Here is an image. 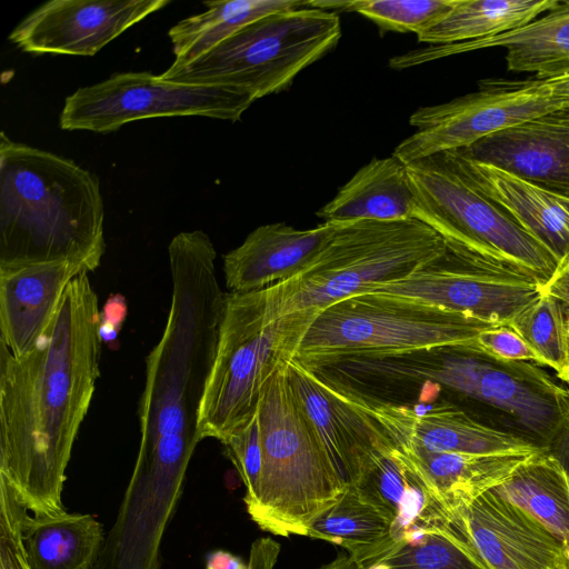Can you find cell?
Wrapping results in <instances>:
<instances>
[{
  "mask_svg": "<svg viewBox=\"0 0 569 569\" xmlns=\"http://www.w3.org/2000/svg\"><path fill=\"white\" fill-rule=\"evenodd\" d=\"M457 0H320L306 1L322 10L353 11L383 31L413 32L416 36L443 19Z\"/></svg>",
  "mask_w": 569,
  "mask_h": 569,
  "instance_id": "31",
  "label": "cell"
},
{
  "mask_svg": "<svg viewBox=\"0 0 569 569\" xmlns=\"http://www.w3.org/2000/svg\"><path fill=\"white\" fill-rule=\"evenodd\" d=\"M532 276L446 252L409 277L372 292L407 297L488 325H508L542 295Z\"/></svg>",
  "mask_w": 569,
  "mask_h": 569,
  "instance_id": "12",
  "label": "cell"
},
{
  "mask_svg": "<svg viewBox=\"0 0 569 569\" xmlns=\"http://www.w3.org/2000/svg\"><path fill=\"white\" fill-rule=\"evenodd\" d=\"M307 537L340 546L359 566L393 543L390 520L353 487H347L339 501L312 522Z\"/></svg>",
  "mask_w": 569,
  "mask_h": 569,
  "instance_id": "29",
  "label": "cell"
},
{
  "mask_svg": "<svg viewBox=\"0 0 569 569\" xmlns=\"http://www.w3.org/2000/svg\"><path fill=\"white\" fill-rule=\"evenodd\" d=\"M542 290L557 301L561 310L567 359L565 367L557 373V377L569 389V257L559 263L556 272L543 286Z\"/></svg>",
  "mask_w": 569,
  "mask_h": 569,
  "instance_id": "36",
  "label": "cell"
},
{
  "mask_svg": "<svg viewBox=\"0 0 569 569\" xmlns=\"http://www.w3.org/2000/svg\"><path fill=\"white\" fill-rule=\"evenodd\" d=\"M459 151L569 199V102Z\"/></svg>",
  "mask_w": 569,
  "mask_h": 569,
  "instance_id": "17",
  "label": "cell"
},
{
  "mask_svg": "<svg viewBox=\"0 0 569 569\" xmlns=\"http://www.w3.org/2000/svg\"><path fill=\"white\" fill-rule=\"evenodd\" d=\"M558 0H457L439 22L417 34L419 42L452 44L519 29L548 12Z\"/></svg>",
  "mask_w": 569,
  "mask_h": 569,
  "instance_id": "27",
  "label": "cell"
},
{
  "mask_svg": "<svg viewBox=\"0 0 569 569\" xmlns=\"http://www.w3.org/2000/svg\"><path fill=\"white\" fill-rule=\"evenodd\" d=\"M27 509L0 478V569H30L22 536Z\"/></svg>",
  "mask_w": 569,
  "mask_h": 569,
  "instance_id": "34",
  "label": "cell"
},
{
  "mask_svg": "<svg viewBox=\"0 0 569 569\" xmlns=\"http://www.w3.org/2000/svg\"><path fill=\"white\" fill-rule=\"evenodd\" d=\"M350 487L390 520L393 543L413 530L438 527L452 520V515L399 449L381 456Z\"/></svg>",
  "mask_w": 569,
  "mask_h": 569,
  "instance_id": "22",
  "label": "cell"
},
{
  "mask_svg": "<svg viewBox=\"0 0 569 569\" xmlns=\"http://www.w3.org/2000/svg\"><path fill=\"white\" fill-rule=\"evenodd\" d=\"M170 0H51L30 12L9 39L31 54L93 56Z\"/></svg>",
  "mask_w": 569,
  "mask_h": 569,
  "instance_id": "14",
  "label": "cell"
},
{
  "mask_svg": "<svg viewBox=\"0 0 569 569\" xmlns=\"http://www.w3.org/2000/svg\"><path fill=\"white\" fill-rule=\"evenodd\" d=\"M251 104L227 87L177 83L148 71L119 72L68 96L59 126L107 133L148 118L201 116L233 122Z\"/></svg>",
  "mask_w": 569,
  "mask_h": 569,
  "instance_id": "11",
  "label": "cell"
},
{
  "mask_svg": "<svg viewBox=\"0 0 569 569\" xmlns=\"http://www.w3.org/2000/svg\"><path fill=\"white\" fill-rule=\"evenodd\" d=\"M201 13L180 20L168 36L174 61L186 64L206 53L243 26L267 14L306 6L299 0H227L206 1Z\"/></svg>",
  "mask_w": 569,
  "mask_h": 569,
  "instance_id": "28",
  "label": "cell"
},
{
  "mask_svg": "<svg viewBox=\"0 0 569 569\" xmlns=\"http://www.w3.org/2000/svg\"><path fill=\"white\" fill-rule=\"evenodd\" d=\"M569 102V76L525 81L483 80L479 89L448 102L418 108L409 119L417 130L392 156L405 164L461 150Z\"/></svg>",
  "mask_w": 569,
  "mask_h": 569,
  "instance_id": "10",
  "label": "cell"
},
{
  "mask_svg": "<svg viewBox=\"0 0 569 569\" xmlns=\"http://www.w3.org/2000/svg\"><path fill=\"white\" fill-rule=\"evenodd\" d=\"M547 451L560 462L569 475V412L559 433Z\"/></svg>",
  "mask_w": 569,
  "mask_h": 569,
  "instance_id": "40",
  "label": "cell"
},
{
  "mask_svg": "<svg viewBox=\"0 0 569 569\" xmlns=\"http://www.w3.org/2000/svg\"><path fill=\"white\" fill-rule=\"evenodd\" d=\"M287 371L308 423L346 487L355 486L381 456L398 449L371 417L296 359L288 362Z\"/></svg>",
  "mask_w": 569,
  "mask_h": 569,
  "instance_id": "15",
  "label": "cell"
},
{
  "mask_svg": "<svg viewBox=\"0 0 569 569\" xmlns=\"http://www.w3.org/2000/svg\"><path fill=\"white\" fill-rule=\"evenodd\" d=\"M81 272L87 271L68 261L0 268V343L16 356L31 351Z\"/></svg>",
  "mask_w": 569,
  "mask_h": 569,
  "instance_id": "20",
  "label": "cell"
},
{
  "mask_svg": "<svg viewBox=\"0 0 569 569\" xmlns=\"http://www.w3.org/2000/svg\"><path fill=\"white\" fill-rule=\"evenodd\" d=\"M446 250L445 240L417 219L342 222L306 269L259 290L264 322L372 292L409 277Z\"/></svg>",
  "mask_w": 569,
  "mask_h": 569,
  "instance_id": "3",
  "label": "cell"
},
{
  "mask_svg": "<svg viewBox=\"0 0 569 569\" xmlns=\"http://www.w3.org/2000/svg\"><path fill=\"white\" fill-rule=\"evenodd\" d=\"M399 450L451 515L502 483L525 461L538 453L467 455L417 448Z\"/></svg>",
  "mask_w": 569,
  "mask_h": 569,
  "instance_id": "23",
  "label": "cell"
},
{
  "mask_svg": "<svg viewBox=\"0 0 569 569\" xmlns=\"http://www.w3.org/2000/svg\"><path fill=\"white\" fill-rule=\"evenodd\" d=\"M361 569H489L452 520L413 530Z\"/></svg>",
  "mask_w": 569,
  "mask_h": 569,
  "instance_id": "30",
  "label": "cell"
},
{
  "mask_svg": "<svg viewBox=\"0 0 569 569\" xmlns=\"http://www.w3.org/2000/svg\"><path fill=\"white\" fill-rule=\"evenodd\" d=\"M492 490L540 521L569 552V476L551 453L533 455Z\"/></svg>",
  "mask_w": 569,
  "mask_h": 569,
  "instance_id": "26",
  "label": "cell"
},
{
  "mask_svg": "<svg viewBox=\"0 0 569 569\" xmlns=\"http://www.w3.org/2000/svg\"><path fill=\"white\" fill-rule=\"evenodd\" d=\"M222 445L246 487L243 501L247 505L256 495L262 462L258 411Z\"/></svg>",
  "mask_w": 569,
  "mask_h": 569,
  "instance_id": "33",
  "label": "cell"
},
{
  "mask_svg": "<svg viewBox=\"0 0 569 569\" xmlns=\"http://www.w3.org/2000/svg\"><path fill=\"white\" fill-rule=\"evenodd\" d=\"M441 352V391L479 409L482 423L548 450L569 412L567 387L532 362L498 360L476 342Z\"/></svg>",
  "mask_w": 569,
  "mask_h": 569,
  "instance_id": "9",
  "label": "cell"
},
{
  "mask_svg": "<svg viewBox=\"0 0 569 569\" xmlns=\"http://www.w3.org/2000/svg\"><path fill=\"white\" fill-rule=\"evenodd\" d=\"M23 545L30 569H96L103 545L102 525L88 513H26Z\"/></svg>",
  "mask_w": 569,
  "mask_h": 569,
  "instance_id": "25",
  "label": "cell"
},
{
  "mask_svg": "<svg viewBox=\"0 0 569 569\" xmlns=\"http://www.w3.org/2000/svg\"><path fill=\"white\" fill-rule=\"evenodd\" d=\"M476 346L498 360L539 363L538 357L509 325L491 326L482 330Z\"/></svg>",
  "mask_w": 569,
  "mask_h": 569,
  "instance_id": "35",
  "label": "cell"
},
{
  "mask_svg": "<svg viewBox=\"0 0 569 569\" xmlns=\"http://www.w3.org/2000/svg\"><path fill=\"white\" fill-rule=\"evenodd\" d=\"M318 569H361L358 562L349 555H338L330 562L321 566Z\"/></svg>",
  "mask_w": 569,
  "mask_h": 569,
  "instance_id": "41",
  "label": "cell"
},
{
  "mask_svg": "<svg viewBox=\"0 0 569 569\" xmlns=\"http://www.w3.org/2000/svg\"><path fill=\"white\" fill-rule=\"evenodd\" d=\"M81 272L26 355L0 343V478L33 515L66 511V469L100 376L98 297Z\"/></svg>",
  "mask_w": 569,
  "mask_h": 569,
  "instance_id": "1",
  "label": "cell"
},
{
  "mask_svg": "<svg viewBox=\"0 0 569 569\" xmlns=\"http://www.w3.org/2000/svg\"><path fill=\"white\" fill-rule=\"evenodd\" d=\"M538 357L539 365L560 372L567 359L561 310L557 301L545 293L522 309L508 323Z\"/></svg>",
  "mask_w": 569,
  "mask_h": 569,
  "instance_id": "32",
  "label": "cell"
},
{
  "mask_svg": "<svg viewBox=\"0 0 569 569\" xmlns=\"http://www.w3.org/2000/svg\"><path fill=\"white\" fill-rule=\"evenodd\" d=\"M319 311L308 309L266 323L259 290L224 293L216 357L200 409L201 440L223 442L257 413L266 382L295 358Z\"/></svg>",
  "mask_w": 569,
  "mask_h": 569,
  "instance_id": "6",
  "label": "cell"
},
{
  "mask_svg": "<svg viewBox=\"0 0 569 569\" xmlns=\"http://www.w3.org/2000/svg\"><path fill=\"white\" fill-rule=\"evenodd\" d=\"M415 198L406 164L391 156L372 159L321 207L325 222L357 220L402 221L415 219Z\"/></svg>",
  "mask_w": 569,
  "mask_h": 569,
  "instance_id": "24",
  "label": "cell"
},
{
  "mask_svg": "<svg viewBox=\"0 0 569 569\" xmlns=\"http://www.w3.org/2000/svg\"><path fill=\"white\" fill-rule=\"evenodd\" d=\"M206 569H249V565L230 551L216 549L206 555Z\"/></svg>",
  "mask_w": 569,
  "mask_h": 569,
  "instance_id": "39",
  "label": "cell"
},
{
  "mask_svg": "<svg viewBox=\"0 0 569 569\" xmlns=\"http://www.w3.org/2000/svg\"><path fill=\"white\" fill-rule=\"evenodd\" d=\"M569 476V475H568Z\"/></svg>",
  "mask_w": 569,
  "mask_h": 569,
  "instance_id": "42",
  "label": "cell"
},
{
  "mask_svg": "<svg viewBox=\"0 0 569 569\" xmlns=\"http://www.w3.org/2000/svg\"><path fill=\"white\" fill-rule=\"evenodd\" d=\"M99 179L70 159L0 134V268L68 261L96 270L106 251Z\"/></svg>",
  "mask_w": 569,
  "mask_h": 569,
  "instance_id": "2",
  "label": "cell"
},
{
  "mask_svg": "<svg viewBox=\"0 0 569 569\" xmlns=\"http://www.w3.org/2000/svg\"><path fill=\"white\" fill-rule=\"evenodd\" d=\"M502 47L507 66L515 72H533L538 79L569 76V1L558 4L530 23L491 38L452 44H433L395 56L390 68L402 70L445 57Z\"/></svg>",
  "mask_w": 569,
  "mask_h": 569,
  "instance_id": "18",
  "label": "cell"
},
{
  "mask_svg": "<svg viewBox=\"0 0 569 569\" xmlns=\"http://www.w3.org/2000/svg\"><path fill=\"white\" fill-rule=\"evenodd\" d=\"M340 37L341 21L335 11L306 4L261 17L192 61L171 64L160 77L177 83L227 87L253 103L288 89Z\"/></svg>",
  "mask_w": 569,
  "mask_h": 569,
  "instance_id": "5",
  "label": "cell"
},
{
  "mask_svg": "<svg viewBox=\"0 0 569 569\" xmlns=\"http://www.w3.org/2000/svg\"><path fill=\"white\" fill-rule=\"evenodd\" d=\"M287 366L268 379L261 393V471L246 505L261 530L284 538L308 536L312 522L347 489L298 403Z\"/></svg>",
  "mask_w": 569,
  "mask_h": 569,
  "instance_id": "4",
  "label": "cell"
},
{
  "mask_svg": "<svg viewBox=\"0 0 569 569\" xmlns=\"http://www.w3.org/2000/svg\"><path fill=\"white\" fill-rule=\"evenodd\" d=\"M465 176L501 206L559 263L569 257V199L547 191L498 167L453 150Z\"/></svg>",
  "mask_w": 569,
  "mask_h": 569,
  "instance_id": "21",
  "label": "cell"
},
{
  "mask_svg": "<svg viewBox=\"0 0 569 569\" xmlns=\"http://www.w3.org/2000/svg\"><path fill=\"white\" fill-rule=\"evenodd\" d=\"M491 326L407 297L369 292L320 310L293 359L312 368L345 357L471 345Z\"/></svg>",
  "mask_w": 569,
  "mask_h": 569,
  "instance_id": "8",
  "label": "cell"
},
{
  "mask_svg": "<svg viewBox=\"0 0 569 569\" xmlns=\"http://www.w3.org/2000/svg\"><path fill=\"white\" fill-rule=\"evenodd\" d=\"M326 382L340 398L371 417L398 449L417 448L467 455L545 451L521 437L480 422L448 401L437 405L396 403Z\"/></svg>",
  "mask_w": 569,
  "mask_h": 569,
  "instance_id": "13",
  "label": "cell"
},
{
  "mask_svg": "<svg viewBox=\"0 0 569 569\" xmlns=\"http://www.w3.org/2000/svg\"><path fill=\"white\" fill-rule=\"evenodd\" d=\"M127 307L124 298L117 293L111 296L100 311V336L102 342L114 340L126 319Z\"/></svg>",
  "mask_w": 569,
  "mask_h": 569,
  "instance_id": "37",
  "label": "cell"
},
{
  "mask_svg": "<svg viewBox=\"0 0 569 569\" xmlns=\"http://www.w3.org/2000/svg\"><path fill=\"white\" fill-rule=\"evenodd\" d=\"M413 218L435 230L449 250L535 277L546 284L559 261L461 171L453 152L407 163Z\"/></svg>",
  "mask_w": 569,
  "mask_h": 569,
  "instance_id": "7",
  "label": "cell"
},
{
  "mask_svg": "<svg viewBox=\"0 0 569 569\" xmlns=\"http://www.w3.org/2000/svg\"><path fill=\"white\" fill-rule=\"evenodd\" d=\"M452 516L489 569H569L562 541L492 489Z\"/></svg>",
  "mask_w": 569,
  "mask_h": 569,
  "instance_id": "16",
  "label": "cell"
},
{
  "mask_svg": "<svg viewBox=\"0 0 569 569\" xmlns=\"http://www.w3.org/2000/svg\"><path fill=\"white\" fill-rule=\"evenodd\" d=\"M280 545L270 537L254 540L249 552V569H273L280 555Z\"/></svg>",
  "mask_w": 569,
  "mask_h": 569,
  "instance_id": "38",
  "label": "cell"
},
{
  "mask_svg": "<svg viewBox=\"0 0 569 569\" xmlns=\"http://www.w3.org/2000/svg\"><path fill=\"white\" fill-rule=\"evenodd\" d=\"M341 223L323 222L307 230L284 222L258 227L223 256L229 292L260 290L298 274L319 256Z\"/></svg>",
  "mask_w": 569,
  "mask_h": 569,
  "instance_id": "19",
  "label": "cell"
}]
</instances>
